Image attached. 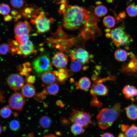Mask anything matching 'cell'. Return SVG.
Segmentation results:
<instances>
[{
  "mask_svg": "<svg viewBox=\"0 0 137 137\" xmlns=\"http://www.w3.org/2000/svg\"><path fill=\"white\" fill-rule=\"evenodd\" d=\"M59 9L62 15V24L71 30L79 29L89 21L90 16L85 9L78 6L69 5L63 1Z\"/></svg>",
  "mask_w": 137,
  "mask_h": 137,
  "instance_id": "cell-1",
  "label": "cell"
},
{
  "mask_svg": "<svg viewBox=\"0 0 137 137\" xmlns=\"http://www.w3.org/2000/svg\"><path fill=\"white\" fill-rule=\"evenodd\" d=\"M121 112V104L116 103L111 108L102 109L96 116L97 124L102 129L111 126L117 119Z\"/></svg>",
  "mask_w": 137,
  "mask_h": 137,
  "instance_id": "cell-2",
  "label": "cell"
},
{
  "mask_svg": "<svg viewBox=\"0 0 137 137\" xmlns=\"http://www.w3.org/2000/svg\"><path fill=\"white\" fill-rule=\"evenodd\" d=\"M69 119L73 124H79L85 128L91 124V116L89 113L81 110L73 109Z\"/></svg>",
  "mask_w": 137,
  "mask_h": 137,
  "instance_id": "cell-3",
  "label": "cell"
},
{
  "mask_svg": "<svg viewBox=\"0 0 137 137\" xmlns=\"http://www.w3.org/2000/svg\"><path fill=\"white\" fill-rule=\"evenodd\" d=\"M33 68L37 73L43 74L52 69L48 54L44 53L32 61Z\"/></svg>",
  "mask_w": 137,
  "mask_h": 137,
  "instance_id": "cell-4",
  "label": "cell"
},
{
  "mask_svg": "<svg viewBox=\"0 0 137 137\" xmlns=\"http://www.w3.org/2000/svg\"><path fill=\"white\" fill-rule=\"evenodd\" d=\"M109 34L110 37L118 48L121 46L127 45L132 41L129 36L120 27L110 30Z\"/></svg>",
  "mask_w": 137,
  "mask_h": 137,
  "instance_id": "cell-5",
  "label": "cell"
},
{
  "mask_svg": "<svg viewBox=\"0 0 137 137\" xmlns=\"http://www.w3.org/2000/svg\"><path fill=\"white\" fill-rule=\"evenodd\" d=\"M10 108L19 111H22L25 103L24 96L21 93L16 92L13 93L8 100Z\"/></svg>",
  "mask_w": 137,
  "mask_h": 137,
  "instance_id": "cell-6",
  "label": "cell"
},
{
  "mask_svg": "<svg viewBox=\"0 0 137 137\" xmlns=\"http://www.w3.org/2000/svg\"><path fill=\"white\" fill-rule=\"evenodd\" d=\"M33 21L38 32L43 33L48 31L50 28V19L43 15V12L38 16H33Z\"/></svg>",
  "mask_w": 137,
  "mask_h": 137,
  "instance_id": "cell-7",
  "label": "cell"
},
{
  "mask_svg": "<svg viewBox=\"0 0 137 137\" xmlns=\"http://www.w3.org/2000/svg\"><path fill=\"white\" fill-rule=\"evenodd\" d=\"M107 80V78L100 79L96 80L92 85L90 90V93L94 96L96 95L105 96L108 93L107 87L104 85L103 81Z\"/></svg>",
  "mask_w": 137,
  "mask_h": 137,
  "instance_id": "cell-8",
  "label": "cell"
},
{
  "mask_svg": "<svg viewBox=\"0 0 137 137\" xmlns=\"http://www.w3.org/2000/svg\"><path fill=\"white\" fill-rule=\"evenodd\" d=\"M6 81L9 86L15 91L22 89L24 83L23 78L17 74L10 75L7 78Z\"/></svg>",
  "mask_w": 137,
  "mask_h": 137,
  "instance_id": "cell-9",
  "label": "cell"
},
{
  "mask_svg": "<svg viewBox=\"0 0 137 137\" xmlns=\"http://www.w3.org/2000/svg\"><path fill=\"white\" fill-rule=\"evenodd\" d=\"M70 56L72 61L77 60L82 64L87 63L89 62V53L82 48H75L71 52Z\"/></svg>",
  "mask_w": 137,
  "mask_h": 137,
  "instance_id": "cell-10",
  "label": "cell"
},
{
  "mask_svg": "<svg viewBox=\"0 0 137 137\" xmlns=\"http://www.w3.org/2000/svg\"><path fill=\"white\" fill-rule=\"evenodd\" d=\"M131 60L122 67V72L127 75H132L137 77V58L133 54L131 56Z\"/></svg>",
  "mask_w": 137,
  "mask_h": 137,
  "instance_id": "cell-11",
  "label": "cell"
},
{
  "mask_svg": "<svg viewBox=\"0 0 137 137\" xmlns=\"http://www.w3.org/2000/svg\"><path fill=\"white\" fill-rule=\"evenodd\" d=\"M52 62L56 67L65 69L68 63V56L62 52H58L53 57Z\"/></svg>",
  "mask_w": 137,
  "mask_h": 137,
  "instance_id": "cell-12",
  "label": "cell"
},
{
  "mask_svg": "<svg viewBox=\"0 0 137 137\" xmlns=\"http://www.w3.org/2000/svg\"><path fill=\"white\" fill-rule=\"evenodd\" d=\"M31 30L30 26L26 21L18 22L14 27V32L15 36L27 35Z\"/></svg>",
  "mask_w": 137,
  "mask_h": 137,
  "instance_id": "cell-13",
  "label": "cell"
},
{
  "mask_svg": "<svg viewBox=\"0 0 137 137\" xmlns=\"http://www.w3.org/2000/svg\"><path fill=\"white\" fill-rule=\"evenodd\" d=\"M122 92L127 98L134 100L133 97L137 96V89L134 87L130 85L125 86L122 90Z\"/></svg>",
  "mask_w": 137,
  "mask_h": 137,
  "instance_id": "cell-14",
  "label": "cell"
},
{
  "mask_svg": "<svg viewBox=\"0 0 137 137\" xmlns=\"http://www.w3.org/2000/svg\"><path fill=\"white\" fill-rule=\"evenodd\" d=\"M127 115L130 119L137 120V105L132 103L124 108Z\"/></svg>",
  "mask_w": 137,
  "mask_h": 137,
  "instance_id": "cell-15",
  "label": "cell"
},
{
  "mask_svg": "<svg viewBox=\"0 0 137 137\" xmlns=\"http://www.w3.org/2000/svg\"><path fill=\"white\" fill-rule=\"evenodd\" d=\"M19 49L21 53L25 56L28 55L32 53L34 51L33 45L29 40L24 44H20Z\"/></svg>",
  "mask_w": 137,
  "mask_h": 137,
  "instance_id": "cell-16",
  "label": "cell"
},
{
  "mask_svg": "<svg viewBox=\"0 0 137 137\" xmlns=\"http://www.w3.org/2000/svg\"><path fill=\"white\" fill-rule=\"evenodd\" d=\"M41 78L43 82L50 84L54 83L58 79L54 72L51 71L43 73L42 75Z\"/></svg>",
  "mask_w": 137,
  "mask_h": 137,
  "instance_id": "cell-17",
  "label": "cell"
},
{
  "mask_svg": "<svg viewBox=\"0 0 137 137\" xmlns=\"http://www.w3.org/2000/svg\"><path fill=\"white\" fill-rule=\"evenodd\" d=\"M22 94L24 96L28 98L34 96L35 93V89L34 87L29 84L24 85L22 88Z\"/></svg>",
  "mask_w": 137,
  "mask_h": 137,
  "instance_id": "cell-18",
  "label": "cell"
},
{
  "mask_svg": "<svg viewBox=\"0 0 137 137\" xmlns=\"http://www.w3.org/2000/svg\"><path fill=\"white\" fill-rule=\"evenodd\" d=\"M129 54L130 53L126 50L121 49L118 48L115 51L114 56L116 60L122 62L125 61Z\"/></svg>",
  "mask_w": 137,
  "mask_h": 137,
  "instance_id": "cell-19",
  "label": "cell"
},
{
  "mask_svg": "<svg viewBox=\"0 0 137 137\" xmlns=\"http://www.w3.org/2000/svg\"><path fill=\"white\" fill-rule=\"evenodd\" d=\"M91 82L89 79L86 77L81 78L77 84V87L83 90H85L90 87Z\"/></svg>",
  "mask_w": 137,
  "mask_h": 137,
  "instance_id": "cell-20",
  "label": "cell"
},
{
  "mask_svg": "<svg viewBox=\"0 0 137 137\" xmlns=\"http://www.w3.org/2000/svg\"><path fill=\"white\" fill-rule=\"evenodd\" d=\"M69 71L65 69H60L59 71H55L54 73L57 77L58 79L61 82L63 83L69 76Z\"/></svg>",
  "mask_w": 137,
  "mask_h": 137,
  "instance_id": "cell-21",
  "label": "cell"
},
{
  "mask_svg": "<svg viewBox=\"0 0 137 137\" xmlns=\"http://www.w3.org/2000/svg\"><path fill=\"white\" fill-rule=\"evenodd\" d=\"M52 123L51 119L46 115L42 116L39 121V124L40 126L44 128H47L51 126Z\"/></svg>",
  "mask_w": 137,
  "mask_h": 137,
  "instance_id": "cell-22",
  "label": "cell"
},
{
  "mask_svg": "<svg viewBox=\"0 0 137 137\" xmlns=\"http://www.w3.org/2000/svg\"><path fill=\"white\" fill-rule=\"evenodd\" d=\"M103 22L106 27L110 28L113 27L115 24V21L114 18L111 15L105 16L103 19Z\"/></svg>",
  "mask_w": 137,
  "mask_h": 137,
  "instance_id": "cell-23",
  "label": "cell"
},
{
  "mask_svg": "<svg viewBox=\"0 0 137 137\" xmlns=\"http://www.w3.org/2000/svg\"><path fill=\"white\" fill-rule=\"evenodd\" d=\"M84 128L81 125L77 124H73L71 126V131L75 135H78L82 134L84 131Z\"/></svg>",
  "mask_w": 137,
  "mask_h": 137,
  "instance_id": "cell-24",
  "label": "cell"
},
{
  "mask_svg": "<svg viewBox=\"0 0 137 137\" xmlns=\"http://www.w3.org/2000/svg\"><path fill=\"white\" fill-rule=\"evenodd\" d=\"M125 137H136L137 136V127L134 124L129 126L124 133Z\"/></svg>",
  "mask_w": 137,
  "mask_h": 137,
  "instance_id": "cell-25",
  "label": "cell"
},
{
  "mask_svg": "<svg viewBox=\"0 0 137 137\" xmlns=\"http://www.w3.org/2000/svg\"><path fill=\"white\" fill-rule=\"evenodd\" d=\"M108 10L106 7L103 5H99L95 8V13L97 16L101 17L104 16L107 13Z\"/></svg>",
  "mask_w": 137,
  "mask_h": 137,
  "instance_id": "cell-26",
  "label": "cell"
},
{
  "mask_svg": "<svg viewBox=\"0 0 137 137\" xmlns=\"http://www.w3.org/2000/svg\"><path fill=\"white\" fill-rule=\"evenodd\" d=\"M59 90V86L56 83L50 84L46 89L47 93L48 94L54 95L58 93Z\"/></svg>",
  "mask_w": 137,
  "mask_h": 137,
  "instance_id": "cell-27",
  "label": "cell"
},
{
  "mask_svg": "<svg viewBox=\"0 0 137 137\" xmlns=\"http://www.w3.org/2000/svg\"><path fill=\"white\" fill-rule=\"evenodd\" d=\"M82 64L77 60H72V62L70 65V68L73 72H78L80 71L82 68Z\"/></svg>",
  "mask_w": 137,
  "mask_h": 137,
  "instance_id": "cell-28",
  "label": "cell"
},
{
  "mask_svg": "<svg viewBox=\"0 0 137 137\" xmlns=\"http://www.w3.org/2000/svg\"><path fill=\"white\" fill-rule=\"evenodd\" d=\"M126 11L129 16L134 17L137 15V6L131 4L126 8Z\"/></svg>",
  "mask_w": 137,
  "mask_h": 137,
  "instance_id": "cell-29",
  "label": "cell"
},
{
  "mask_svg": "<svg viewBox=\"0 0 137 137\" xmlns=\"http://www.w3.org/2000/svg\"><path fill=\"white\" fill-rule=\"evenodd\" d=\"M12 111L10 108L7 107H3L0 110L1 116L3 118H6L11 115Z\"/></svg>",
  "mask_w": 137,
  "mask_h": 137,
  "instance_id": "cell-30",
  "label": "cell"
},
{
  "mask_svg": "<svg viewBox=\"0 0 137 137\" xmlns=\"http://www.w3.org/2000/svg\"><path fill=\"white\" fill-rule=\"evenodd\" d=\"M10 129L12 131H18L20 128V124L19 122L16 120H13L11 121L9 124Z\"/></svg>",
  "mask_w": 137,
  "mask_h": 137,
  "instance_id": "cell-31",
  "label": "cell"
},
{
  "mask_svg": "<svg viewBox=\"0 0 137 137\" xmlns=\"http://www.w3.org/2000/svg\"><path fill=\"white\" fill-rule=\"evenodd\" d=\"M15 38L20 44H24L29 40L28 35H22L15 37Z\"/></svg>",
  "mask_w": 137,
  "mask_h": 137,
  "instance_id": "cell-32",
  "label": "cell"
},
{
  "mask_svg": "<svg viewBox=\"0 0 137 137\" xmlns=\"http://www.w3.org/2000/svg\"><path fill=\"white\" fill-rule=\"evenodd\" d=\"M0 13L4 15H7L10 12V8L9 5L6 4L2 3L0 6Z\"/></svg>",
  "mask_w": 137,
  "mask_h": 137,
  "instance_id": "cell-33",
  "label": "cell"
},
{
  "mask_svg": "<svg viewBox=\"0 0 137 137\" xmlns=\"http://www.w3.org/2000/svg\"><path fill=\"white\" fill-rule=\"evenodd\" d=\"M10 2L11 5L14 8H19L23 5V0H10Z\"/></svg>",
  "mask_w": 137,
  "mask_h": 137,
  "instance_id": "cell-34",
  "label": "cell"
},
{
  "mask_svg": "<svg viewBox=\"0 0 137 137\" xmlns=\"http://www.w3.org/2000/svg\"><path fill=\"white\" fill-rule=\"evenodd\" d=\"M9 46L6 44H2L0 46V52L1 54H6L9 49Z\"/></svg>",
  "mask_w": 137,
  "mask_h": 137,
  "instance_id": "cell-35",
  "label": "cell"
},
{
  "mask_svg": "<svg viewBox=\"0 0 137 137\" xmlns=\"http://www.w3.org/2000/svg\"><path fill=\"white\" fill-rule=\"evenodd\" d=\"M69 120L68 121L67 119L63 117H61L60 118V121L61 124L64 126H67L70 124Z\"/></svg>",
  "mask_w": 137,
  "mask_h": 137,
  "instance_id": "cell-36",
  "label": "cell"
},
{
  "mask_svg": "<svg viewBox=\"0 0 137 137\" xmlns=\"http://www.w3.org/2000/svg\"><path fill=\"white\" fill-rule=\"evenodd\" d=\"M101 137H115L112 133L109 132H105L103 133Z\"/></svg>",
  "mask_w": 137,
  "mask_h": 137,
  "instance_id": "cell-37",
  "label": "cell"
},
{
  "mask_svg": "<svg viewBox=\"0 0 137 137\" xmlns=\"http://www.w3.org/2000/svg\"><path fill=\"white\" fill-rule=\"evenodd\" d=\"M129 127V125H128L122 124L121 125V129L122 131L125 132Z\"/></svg>",
  "mask_w": 137,
  "mask_h": 137,
  "instance_id": "cell-38",
  "label": "cell"
},
{
  "mask_svg": "<svg viewBox=\"0 0 137 137\" xmlns=\"http://www.w3.org/2000/svg\"><path fill=\"white\" fill-rule=\"evenodd\" d=\"M35 81V77L32 76H30L28 77L27 79V81L29 83H33Z\"/></svg>",
  "mask_w": 137,
  "mask_h": 137,
  "instance_id": "cell-39",
  "label": "cell"
},
{
  "mask_svg": "<svg viewBox=\"0 0 137 137\" xmlns=\"http://www.w3.org/2000/svg\"><path fill=\"white\" fill-rule=\"evenodd\" d=\"M119 17L122 18H124L126 16V14L124 11H123L120 13L119 14Z\"/></svg>",
  "mask_w": 137,
  "mask_h": 137,
  "instance_id": "cell-40",
  "label": "cell"
},
{
  "mask_svg": "<svg viewBox=\"0 0 137 137\" xmlns=\"http://www.w3.org/2000/svg\"><path fill=\"white\" fill-rule=\"evenodd\" d=\"M43 137H58L56 135L53 134H48L45 135Z\"/></svg>",
  "mask_w": 137,
  "mask_h": 137,
  "instance_id": "cell-41",
  "label": "cell"
},
{
  "mask_svg": "<svg viewBox=\"0 0 137 137\" xmlns=\"http://www.w3.org/2000/svg\"><path fill=\"white\" fill-rule=\"evenodd\" d=\"M12 19V17L10 15L6 16L4 18V20L6 21H9Z\"/></svg>",
  "mask_w": 137,
  "mask_h": 137,
  "instance_id": "cell-42",
  "label": "cell"
},
{
  "mask_svg": "<svg viewBox=\"0 0 137 137\" xmlns=\"http://www.w3.org/2000/svg\"><path fill=\"white\" fill-rule=\"evenodd\" d=\"M27 137H34V135L32 133H31L27 135Z\"/></svg>",
  "mask_w": 137,
  "mask_h": 137,
  "instance_id": "cell-43",
  "label": "cell"
},
{
  "mask_svg": "<svg viewBox=\"0 0 137 137\" xmlns=\"http://www.w3.org/2000/svg\"><path fill=\"white\" fill-rule=\"evenodd\" d=\"M118 137H125V136L124 134L121 133H119Z\"/></svg>",
  "mask_w": 137,
  "mask_h": 137,
  "instance_id": "cell-44",
  "label": "cell"
},
{
  "mask_svg": "<svg viewBox=\"0 0 137 137\" xmlns=\"http://www.w3.org/2000/svg\"><path fill=\"white\" fill-rule=\"evenodd\" d=\"M114 0H106L107 2L109 3H112Z\"/></svg>",
  "mask_w": 137,
  "mask_h": 137,
  "instance_id": "cell-45",
  "label": "cell"
},
{
  "mask_svg": "<svg viewBox=\"0 0 137 137\" xmlns=\"http://www.w3.org/2000/svg\"><path fill=\"white\" fill-rule=\"evenodd\" d=\"M136 137H137V136H136Z\"/></svg>",
  "mask_w": 137,
  "mask_h": 137,
  "instance_id": "cell-46",
  "label": "cell"
}]
</instances>
